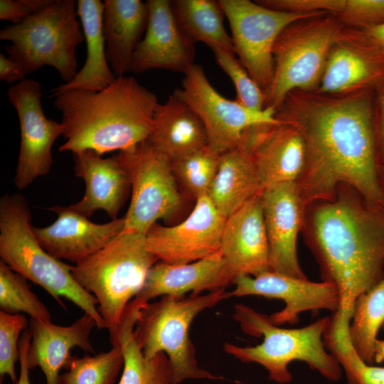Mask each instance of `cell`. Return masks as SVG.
<instances>
[{
	"instance_id": "27",
	"label": "cell",
	"mask_w": 384,
	"mask_h": 384,
	"mask_svg": "<svg viewBox=\"0 0 384 384\" xmlns=\"http://www.w3.org/2000/svg\"><path fill=\"white\" fill-rule=\"evenodd\" d=\"M264 189L250 150L242 144L220 154L208 197L225 218Z\"/></svg>"
},
{
	"instance_id": "41",
	"label": "cell",
	"mask_w": 384,
	"mask_h": 384,
	"mask_svg": "<svg viewBox=\"0 0 384 384\" xmlns=\"http://www.w3.org/2000/svg\"><path fill=\"white\" fill-rule=\"evenodd\" d=\"M375 129L380 164H384V82L375 90Z\"/></svg>"
},
{
	"instance_id": "42",
	"label": "cell",
	"mask_w": 384,
	"mask_h": 384,
	"mask_svg": "<svg viewBox=\"0 0 384 384\" xmlns=\"http://www.w3.org/2000/svg\"><path fill=\"white\" fill-rule=\"evenodd\" d=\"M27 75L23 66L16 61L0 54V79L6 83L25 80Z\"/></svg>"
},
{
	"instance_id": "32",
	"label": "cell",
	"mask_w": 384,
	"mask_h": 384,
	"mask_svg": "<svg viewBox=\"0 0 384 384\" xmlns=\"http://www.w3.org/2000/svg\"><path fill=\"white\" fill-rule=\"evenodd\" d=\"M111 344L110 351L93 356H72L58 384H114L123 368L124 356L118 343Z\"/></svg>"
},
{
	"instance_id": "38",
	"label": "cell",
	"mask_w": 384,
	"mask_h": 384,
	"mask_svg": "<svg viewBox=\"0 0 384 384\" xmlns=\"http://www.w3.org/2000/svg\"><path fill=\"white\" fill-rule=\"evenodd\" d=\"M340 14L363 28L375 26L384 22V0H346Z\"/></svg>"
},
{
	"instance_id": "34",
	"label": "cell",
	"mask_w": 384,
	"mask_h": 384,
	"mask_svg": "<svg viewBox=\"0 0 384 384\" xmlns=\"http://www.w3.org/2000/svg\"><path fill=\"white\" fill-rule=\"evenodd\" d=\"M220 158V154L206 145L171 164L176 178L197 199L208 194L216 174Z\"/></svg>"
},
{
	"instance_id": "23",
	"label": "cell",
	"mask_w": 384,
	"mask_h": 384,
	"mask_svg": "<svg viewBox=\"0 0 384 384\" xmlns=\"http://www.w3.org/2000/svg\"><path fill=\"white\" fill-rule=\"evenodd\" d=\"M95 327H97L95 319L85 313L69 326L31 319V340L27 355L28 368L40 367L46 376V384H58L60 370L66 368L72 357L73 348L79 347L95 353L90 338Z\"/></svg>"
},
{
	"instance_id": "31",
	"label": "cell",
	"mask_w": 384,
	"mask_h": 384,
	"mask_svg": "<svg viewBox=\"0 0 384 384\" xmlns=\"http://www.w3.org/2000/svg\"><path fill=\"white\" fill-rule=\"evenodd\" d=\"M383 324L384 277L356 299L348 328L353 348L368 364H375V343Z\"/></svg>"
},
{
	"instance_id": "24",
	"label": "cell",
	"mask_w": 384,
	"mask_h": 384,
	"mask_svg": "<svg viewBox=\"0 0 384 384\" xmlns=\"http://www.w3.org/2000/svg\"><path fill=\"white\" fill-rule=\"evenodd\" d=\"M384 82V56L360 36L353 46L335 44L319 86L323 93L375 90Z\"/></svg>"
},
{
	"instance_id": "39",
	"label": "cell",
	"mask_w": 384,
	"mask_h": 384,
	"mask_svg": "<svg viewBox=\"0 0 384 384\" xmlns=\"http://www.w3.org/2000/svg\"><path fill=\"white\" fill-rule=\"evenodd\" d=\"M346 0H267L260 4L276 10L295 13L341 14Z\"/></svg>"
},
{
	"instance_id": "9",
	"label": "cell",
	"mask_w": 384,
	"mask_h": 384,
	"mask_svg": "<svg viewBox=\"0 0 384 384\" xmlns=\"http://www.w3.org/2000/svg\"><path fill=\"white\" fill-rule=\"evenodd\" d=\"M313 18L289 26L278 37L265 107L277 110L294 90H309L320 82L338 32L334 21Z\"/></svg>"
},
{
	"instance_id": "2",
	"label": "cell",
	"mask_w": 384,
	"mask_h": 384,
	"mask_svg": "<svg viewBox=\"0 0 384 384\" xmlns=\"http://www.w3.org/2000/svg\"><path fill=\"white\" fill-rule=\"evenodd\" d=\"M302 232L323 281L338 290L332 320L349 325L356 299L384 277V206L343 184L332 199L305 208Z\"/></svg>"
},
{
	"instance_id": "10",
	"label": "cell",
	"mask_w": 384,
	"mask_h": 384,
	"mask_svg": "<svg viewBox=\"0 0 384 384\" xmlns=\"http://www.w3.org/2000/svg\"><path fill=\"white\" fill-rule=\"evenodd\" d=\"M218 1L230 25L235 55L265 93L273 76L278 37L289 26L323 14L283 11L250 0Z\"/></svg>"
},
{
	"instance_id": "47",
	"label": "cell",
	"mask_w": 384,
	"mask_h": 384,
	"mask_svg": "<svg viewBox=\"0 0 384 384\" xmlns=\"http://www.w3.org/2000/svg\"><path fill=\"white\" fill-rule=\"evenodd\" d=\"M382 329H383V332H384V324H383V327H382Z\"/></svg>"
},
{
	"instance_id": "30",
	"label": "cell",
	"mask_w": 384,
	"mask_h": 384,
	"mask_svg": "<svg viewBox=\"0 0 384 384\" xmlns=\"http://www.w3.org/2000/svg\"><path fill=\"white\" fill-rule=\"evenodd\" d=\"M171 3L178 26L192 43L201 42L211 50L222 48L235 53L231 36L224 27L225 14L219 1L175 0Z\"/></svg>"
},
{
	"instance_id": "18",
	"label": "cell",
	"mask_w": 384,
	"mask_h": 384,
	"mask_svg": "<svg viewBox=\"0 0 384 384\" xmlns=\"http://www.w3.org/2000/svg\"><path fill=\"white\" fill-rule=\"evenodd\" d=\"M148 23L134 53L131 72L164 69L185 74L195 63V47L175 20L171 1L148 0Z\"/></svg>"
},
{
	"instance_id": "46",
	"label": "cell",
	"mask_w": 384,
	"mask_h": 384,
	"mask_svg": "<svg viewBox=\"0 0 384 384\" xmlns=\"http://www.w3.org/2000/svg\"><path fill=\"white\" fill-rule=\"evenodd\" d=\"M380 176L382 185L384 188V164L380 166Z\"/></svg>"
},
{
	"instance_id": "13",
	"label": "cell",
	"mask_w": 384,
	"mask_h": 384,
	"mask_svg": "<svg viewBox=\"0 0 384 384\" xmlns=\"http://www.w3.org/2000/svg\"><path fill=\"white\" fill-rule=\"evenodd\" d=\"M7 97L17 112L20 125V149L14 181L22 190L49 173L52 146L63 135V126L46 117L38 82L25 79L15 84L8 89Z\"/></svg>"
},
{
	"instance_id": "45",
	"label": "cell",
	"mask_w": 384,
	"mask_h": 384,
	"mask_svg": "<svg viewBox=\"0 0 384 384\" xmlns=\"http://www.w3.org/2000/svg\"><path fill=\"white\" fill-rule=\"evenodd\" d=\"M384 361V340L378 338L374 348V363Z\"/></svg>"
},
{
	"instance_id": "1",
	"label": "cell",
	"mask_w": 384,
	"mask_h": 384,
	"mask_svg": "<svg viewBox=\"0 0 384 384\" xmlns=\"http://www.w3.org/2000/svg\"><path fill=\"white\" fill-rule=\"evenodd\" d=\"M375 90L345 98H309L277 113L303 136L306 161L296 181L305 208L332 199L345 184L384 206L378 154Z\"/></svg>"
},
{
	"instance_id": "21",
	"label": "cell",
	"mask_w": 384,
	"mask_h": 384,
	"mask_svg": "<svg viewBox=\"0 0 384 384\" xmlns=\"http://www.w3.org/2000/svg\"><path fill=\"white\" fill-rule=\"evenodd\" d=\"M74 171L85 183V192L70 207L87 218L102 210L112 220L117 218L132 186L129 173L119 155L103 158L94 151L73 153Z\"/></svg>"
},
{
	"instance_id": "4",
	"label": "cell",
	"mask_w": 384,
	"mask_h": 384,
	"mask_svg": "<svg viewBox=\"0 0 384 384\" xmlns=\"http://www.w3.org/2000/svg\"><path fill=\"white\" fill-rule=\"evenodd\" d=\"M233 319L249 336L262 337L253 346L225 342V352L242 363H255L268 373L269 379L279 384L292 380L289 365L294 361L306 363L330 381H338L343 369L336 357L326 348L324 336L331 318L323 317L298 329H285L274 324L270 316L249 306L235 305Z\"/></svg>"
},
{
	"instance_id": "16",
	"label": "cell",
	"mask_w": 384,
	"mask_h": 384,
	"mask_svg": "<svg viewBox=\"0 0 384 384\" xmlns=\"http://www.w3.org/2000/svg\"><path fill=\"white\" fill-rule=\"evenodd\" d=\"M261 201L269 243L270 270L307 279L299 263L297 251L304 207L296 182L283 183L265 189Z\"/></svg>"
},
{
	"instance_id": "20",
	"label": "cell",
	"mask_w": 384,
	"mask_h": 384,
	"mask_svg": "<svg viewBox=\"0 0 384 384\" xmlns=\"http://www.w3.org/2000/svg\"><path fill=\"white\" fill-rule=\"evenodd\" d=\"M220 252L235 277H254L270 270L261 195L226 219Z\"/></svg>"
},
{
	"instance_id": "29",
	"label": "cell",
	"mask_w": 384,
	"mask_h": 384,
	"mask_svg": "<svg viewBox=\"0 0 384 384\" xmlns=\"http://www.w3.org/2000/svg\"><path fill=\"white\" fill-rule=\"evenodd\" d=\"M146 303L136 299L131 301L117 329L110 334V343H118L124 356L119 384H172V368L166 355L160 353L147 359L134 336V329Z\"/></svg>"
},
{
	"instance_id": "17",
	"label": "cell",
	"mask_w": 384,
	"mask_h": 384,
	"mask_svg": "<svg viewBox=\"0 0 384 384\" xmlns=\"http://www.w3.org/2000/svg\"><path fill=\"white\" fill-rule=\"evenodd\" d=\"M280 121L248 129L240 142L252 154L264 190L296 182L305 166L302 134L292 124Z\"/></svg>"
},
{
	"instance_id": "36",
	"label": "cell",
	"mask_w": 384,
	"mask_h": 384,
	"mask_svg": "<svg viewBox=\"0 0 384 384\" xmlns=\"http://www.w3.org/2000/svg\"><path fill=\"white\" fill-rule=\"evenodd\" d=\"M212 51L218 65L228 75L235 86V100L252 110L265 109V92L236 58L235 53L222 48H214Z\"/></svg>"
},
{
	"instance_id": "5",
	"label": "cell",
	"mask_w": 384,
	"mask_h": 384,
	"mask_svg": "<svg viewBox=\"0 0 384 384\" xmlns=\"http://www.w3.org/2000/svg\"><path fill=\"white\" fill-rule=\"evenodd\" d=\"M0 257L11 269L43 287L65 308V297L91 316L99 329L106 325L97 308L96 298L74 278L72 266L45 250L31 225L28 204L20 193L5 194L0 199Z\"/></svg>"
},
{
	"instance_id": "15",
	"label": "cell",
	"mask_w": 384,
	"mask_h": 384,
	"mask_svg": "<svg viewBox=\"0 0 384 384\" xmlns=\"http://www.w3.org/2000/svg\"><path fill=\"white\" fill-rule=\"evenodd\" d=\"M230 297L259 296L281 299L284 307L270 316L279 326L294 324L299 314L310 311L329 310L336 312L340 306L338 289L331 283L314 282L269 270L257 276L238 275L235 277Z\"/></svg>"
},
{
	"instance_id": "28",
	"label": "cell",
	"mask_w": 384,
	"mask_h": 384,
	"mask_svg": "<svg viewBox=\"0 0 384 384\" xmlns=\"http://www.w3.org/2000/svg\"><path fill=\"white\" fill-rule=\"evenodd\" d=\"M103 13L104 2L100 0L77 1V14L86 41L85 62L71 81L53 88L50 95L75 90L98 92L115 80L107 59Z\"/></svg>"
},
{
	"instance_id": "33",
	"label": "cell",
	"mask_w": 384,
	"mask_h": 384,
	"mask_svg": "<svg viewBox=\"0 0 384 384\" xmlns=\"http://www.w3.org/2000/svg\"><path fill=\"white\" fill-rule=\"evenodd\" d=\"M0 309L10 314L26 313L31 319L50 322L46 306L30 289L26 279L0 260Z\"/></svg>"
},
{
	"instance_id": "8",
	"label": "cell",
	"mask_w": 384,
	"mask_h": 384,
	"mask_svg": "<svg viewBox=\"0 0 384 384\" xmlns=\"http://www.w3.org/2000/svg\"><path fill=\"white\" fill-rule=\"evenodd\" d=\"M78 16L76 1L52 0L23 22L3 28L0 39L11 43L5 50L27 74L51 66L68 82L78 73L76 47L85 40Z\"/></svg>"
},
{
	"instance_id": "6",
	"label": "cell",
	"mask_w": 384,
	"mask_h": 384,
	"mask_svg": "<svg viewBox=\"0 0 384 384\" xmlns=\"http://www.w3.org/2000/svg\"><path fill=\"white\" fill-rule=\"evenodd\" d=\"M158 261L146 247V235L122 232L103 247L72 266L75 280L97 300L98 311L110 334L142 289L148 272Z\"/></svg>"
},
{
	"instance_id": "11",
	"label": "cell",
	"mask_w": 384,
	"mask_h": 384,
	"mask_svg": "<svg viewBox=\"0 0 384 384\" xmlns=\"http://www.w3.org/2000/svg\"><path fill=\"white\" fill-rule=\"evenodd\" d=\"M131 180V201L122 232L145 234L179 208L181 197L171 162L146 140L119 151Z\"/></svg>"
},
{
	"instance_id": "22",
	"label": "cell",
	"mask_w": 384,
	"mask_h": 384,
	"mask_svg": "<svg viewBox=\"0 0 384 384\" xmlns=\"http://www.w3.org/2000/svg\"><path fill=\"white\" fill-rule=\"evenodd\" d=\"M234 279L220 252L186 264L158 261L149 270L142 289L134 299L149 302L160 296L183 297L188 292L199 295L205 291L225 289Z\"/></svg>"
},
{
	"instance_id": "26",
	"label": "cell",
	"mask_w": 384,
	"mask_h": 384,
	"mask_svg": "<svg viewBox=\"0 0 384 384\" xmlns=\"http://www.w3.org/2000/svg\"><path fill=\"white\" fill-rule=\"evenodd\" d=\"M106 55L115 77L131 72L134 53L145 33L149 8L141 0H105Z\"/></svg>"
},
{
	"instance_id": "3",
	"label": "cell",
	"mask_w": 384,
	"mask_h": 384,
	"mask_svg": "<svg viewBox=\"0 0 384 384\" xmlns=\"http://www.w3.org/2000/svg\"><path fill=\"white\" fill-rule=\"evenodd\" d=\"M62 113L59 151L91 150L102 155L126 151L146 140L151 131L157 97L134 78L117 77L98 91L69 90L51 95Z\"/></svg>"
},
{
	"instance_id": "37",
	"label": "cell",
	"mask_w": 384,
	"mask_h": 384,
	"mask_svg": "<svg viewBox=\"0 0 384 384\" xmlns=\"http://www.w3.org/2000/svg\"><path fill=\"white\" fill-rule=\"evenodd\" d=\"M28 321L23 314L0 311V380L8 375L14 384L18 380L15 364L19 358L18 341L20 334L26 329Z\"/></svg>"
},
{
	"instance_id": "14",
	"label": "cell",
	"mask_w": 384,
	"mask_h": 384,
	"mask_svg": "<svg viewBox=\"0 0 384 384\" xmlns=\"http://www.w3.org/2000/svg\"><path fill=\"white\" fill-rule=\"evenodd\" d=\"M226 219L207 195L201 196L179 224H154L146 233L147 249L159 261L170 264L203 259L220 252Z\"/></svg>"
},
{
	"instance_id": "35",
	"label": "cell",
	"mask_w": 384,
	"mask_h": 384,
	"mask_svg": "<svg viewBox=\"0 0 384 384\" xmlns=\"http://www.w3.org/2000/svg\"><path fill=\"white\" fill-rule=\"evenodd\" d=\"M326 346L340 363L347 384H384V366L370 365L361 359L353 348L348 335H331Z\"/></svg>"
},
{
	"instance_id": "44",
	"label": "cell",
	"mask_w": 384,
	"mask_h": 384,
	"mask_svg": "<svg viewBox=\"0 0 384 384\" xmlns=\"http://www.w3.org/2000/svg\"><path fill=\"white\" fill-rule=\"evenodd\" d=\"M360 36L384 56V22L363 28Z\"/></svg>"
},
{
	"instance_id": "12",
	"label": "cell",
	"mask_w": 384,
	"mask_h": 384,
	"mask_svg": "<svg viewBox=\"0 0 384 384\" xmlns=\"http://www.w3.org/2000/svg\"><path fill=\"white\" fill-rule=\"evenodd\" d=\"M184 75L181 88L174 92L199 117L208 146L215 152L221 154L238 146L244 132L252 127L281 122L274 107L255 110L223 97L200 65L195 63Z\"/></svg>"
},
{
	"instance_id": "43",
	"label": "cell",
	"mask_w": 384,
	"mask_h": 384,
	"mask_svg": "<svg viewBox=\"0 0 384 384\" xmlns=\"http://www.w3.org/2000/svg\"><path fill=\"white\" fill-rule=\"evenodd\" d=\"M31 340L30 329L23 331L19 339V360H20V376L17 384H31L29 380V370L27 363V355Z\"/></svg>"
},
{
	"instance_id": "19",
	"label": "cell",
	"mask_w": 384,
	"mask_h": 384,
	"mask_svg": "<svg viewBox=\"0 0 384 384\" xmlns=\"http://www.w3.org/2000/svg\"><path fill=\"white\" fill-rule=\"evenodd\" d=\"M48 209L57 214L55 221L43 228L33 226V231L42 247L59 260L76 263L103 247L124 230V216L98 224L70 206Z\"/></svg>"
},
{
	"instance_id": "25",
	"label": "cell",
	"mask_w": 384,
	"mask_h": 384,
	"mask_svg": "<svg viewBox=\"0 0 384 384\" xmlns=\"http://www.w3.org/2000/svg\"><path fill=\"white\" fill-rule=\"evenodd\" d=\"M146 141L171 163L208 145L202 121L175 92L157 105Z\"/></svg>"
},
{
	"instance_id": "7",
	"label": "cell",
	"mask_w": 384,
	"mask_h": 384,
	"mask_svg": "<svg viewBox=\"0 0 384 384\" xmlns=\"http://www.w3.org/2000/svg\"><path fill=\"white\" fill-rule=\"evenodd\" d=\"M228 297L225 289L186 298L164 296L142 308L134 336L147 359L160 353L166 355L172 368V384L189 379L223 378L199 366L189 329L199 314Z\"/></svg>"
},
{
	"instance_id": "40",
	"label": "cell",
	"mask_w": 384,
	"mask_h": 384,
	"mask_svg": "<svg viewBox=\"0 0 384 384\" xmlns=\"http://www.w3.org/2000/svg\"><path fill=\"white\" fill-rule=\"evenodd\" d=\"M51 2L52 0H1L0 19L18 24L43 10Z\"/></svg>"
}]
</instances>
